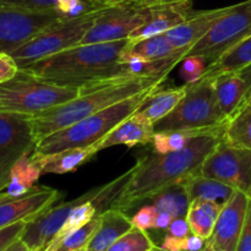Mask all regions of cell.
<instances>
[{"label":"cell","mask_w":251,"mask_h":251,"mask_svg":"<svg viewBox=\"0 0 251 251\" xmlns=\"http://www.w3.org/2000/svg\"><path fill=\"white\" fill-rule=\"evenodd\" d=\"M208 66V61L202 56H185L181 60L180 76L185 83H194L200 80Z\"/></svg>","instance_id":"34"},{"label":"cell","mask_w":251,"mask_h":251,"mask_svg":"<svg viewBox=\"0 0 251 251\" xmlns=\"http://www.w3.org/2000/svg\"><path fill=\"white\" fill-rule=\"evenodd\" d=\"M25 226H26V222H19L0 229V251H4L9 245L20 239Z\"/></svg>","instance_id":"37"},{"label":"cell","mask_w":251,"mask_h":251,"mask_svg":"<svg viewBox=\"0 0 251 251\" xmlns=\"http://www.w3.org/2000/svg\"><path fill=\"white\" fill-rule=\"evenodd\" d=\"M215 251H216V250H215Z\"/></svg>","instance_id":"49"},{"label":"cell","mask_w":251,"mask_h":251,"mask_svg":"<svg viewBox=\"0 0 251 251\" xmlns=\"http://www.w3.org/2000/svg\"><path fill=\"white\" fill-rule=\"evenodd\" d=\"M100 223V215L96 216L93 220H91L87 225L81 227L76 232L71 233L68 237L64 238L63 240L50 247L46 251H77L81 249H86L88 243L92 239L93 234L98 229Z\"/></svg>","instance_id":"32"},{"label":"cell","mask_w":251,"mask_h":251,"mask_svg":"<svg viewBox=\"0 0 251 251\" xmlns=\"http://www.w3.org/2000/svg\"><path fill=\"white\" fill-rule=\"evenodd\" d=\"M186 85V95L171 114L154 123V132L171 130H225L229 122L218 105L213 78H200L196 82Z\"/></svg>","instance_id":"6"},{"label":"cell","mask_w":251,"mask_h":251,"mask_svg":"<svg viewBox=\"0 0 251 251\" xmlns=\"http://www.w3.org/2000/svg\"><path fill=\"white\" fill-rule=\"evenodd\" d=\"M147 202H151L158 211L169 213L173 218H179L186 217L191 201L185 183L179 180L159 191Z\"/></svg>","instance_id":"28"},{"label":"cell","mask_w":251,"mask_h":251,"mask_svg":"<svg viewBox=\"0 0 251 251\" xmlns=\"http://www.w3.org/2000/svg\"><path fill=\"white\" fill-rule=\"evenodd\" d=\"M102 10L92 7L80 16L65 19L25 43L10 55L15 59L19 68L22 69L34 61L78 46Z\"/></svg>","instance_id":"7"},{"label":"cell","mask_w":251,"mask_h":251,"mask_svg":"<svg viewBox=\"0 0 251 251\" xmlns=\"http://www.w3.org/2000/svg\"><path fill=\"white\" fill-rule=\"evenodd\" d=\"M199 173L223 181L251 200V150L230 146L222 137L202 162Z\"/></svg>","instance_id":"11"},{"label":"cell","mask_w":251,"mask_h":251,"mask_svg":"<svg viewBox=\"0 0 251 251\" xmlns=\"http://www.w3.org/2000/svg\"><path fill=\"white\" fill-rule=\"evenodd\" d=\"M250 199L235 190L221 210L212 235L207 240L216 251H237Z\"/></svg>","instance_id":"14"},{"label":"cell","mask_w":251,"mask_h":251,"mask_svg":"<svg viewBox=\"0 0 251 251\" xmlns=\"http://www.w3.org/2000/svg\"><path fill=\"white\" fill-rule=\"evenodd\" d=\"M36 149L29 117L0 112V193L6 188L10 172L19 159Z\"/></svg>","instance_id":"13"},{"label":"cell","mask_w":251,"mask_h":251,"mask_svg":"<svg viewBox=\"0 0 251 251\" xmlns=\"http://www.w3.org/2000/svg\"><path fill=\"white\" fill-rule=\"evenodd\" d=\"M158 215V210L153 205H142L136 213L132 216V226L139 229L147 232L149 229H154L156 218Z\"/></svg>","instance_id":"36"},{"label":"cell","mask_w":251,"mask_h":251,"mask_svg":"<svg viewBox=\"0 0 251 251\" xmlns=\"http://www.w3.org/2000/svg\"><path fill=\"white\" fill-rule=\"evenodd\" d=\"M181 180L185 183L190 201L201 199V200L212 201V202H217L220 205H225L235 191L232 186L227 185L223 181L208 178L199 172L185 176Z\"/></svg>","instance_id":"25"},{"label":"cell","mask_w":251,"mask_h":251,"mask_svg":"<svg viewBox=\"0 0 251 251\" xmlns=\"http://www.w3.org/2000/svg\"><path fill=\"white\" fill-rule=\"evenodd\" d=\"M167 234L176 238H185L191 234L190 226H189L186 217L174 218L169 227L167 228Z\"/></svg>","instance_id":"40"},{"label":"cell","mask_w":251,"mask_h":251,"mask_svg":"<svg viewBox=\"0 0 251 251\" xmlns=\"http://www.w3.org/2000/svg\"><path fill=\"white\" fill-rule=\"evenodd\" d=\"M228 9L229 6L198 11L195 16L169 29L164 34L176 48L185 49L188 51L194 44L198 43L205 34H207V32L228 11Z\"/></svg>","instance_id":"19"},{"label":"cell","mask_w":251,"mask_h":251,"mask_svg":"<svg viewBox=\"0 0 251 251\" xmlns=\"http://www.w3.org/2000/svg\"><path fill=\"white\" fill-rule=\"evenodd\" d=\"M174 218L172 217L169 213L163 212V211H158V215L156 218V226H154V229H166L169 227V225L172 223Z\"/></svg>","instance_id":"43"},{"label":"cell","mask_w":251,"mask_h":251,"mask_svg":"<svg viewBox=\"0 0 251 251\" xmlns=\"http://www.w3.org/2000/svg\"><path fill=\"white\" fill-rule=\"evenodd\" d=\"M156 247L147 232L134 227L122 235L107 251H147Z\"/></svg>","instance_id":"33"},{"label":"cell","mask_w":251,"mask_h":251,"mask_svg":"<svg viewBox=\"0 0 251 251\" xmlns=\"http://www.w3.org/2000/svg\"><path fill=\"white\" fill-rule=\"evenodd\" d=\"M153 135L154 125L135 112L129 118L123 120L117 127H114L104 139L93 145L92 149L97 154L100 151L119 145H125L127 147L149 145L152 144Z\"/></svg>","instance_id":"18"},{"label":"cell","mask_w":251,"mask_h":251,"mask_svg":"<svg viewBox=\"0 0 251 251\" xmlns=\"http://www.w3.org/2000/svg\"><path fill=\"white\" fill-rule=\"evenodd\" d=\"M127 51L142 56L150 61H178L185 56V49H178L169 42L166 34L147 37L139 41L130 42Z\"/></svg>","instance_id":"24"},{"label":"cell","mask_w":251,"mask_h":251,"mask_svg":"<svg viewBox=\"0 0 251 251\" xmlns=\"http://www.w3.org/2000/svg\"><path fill=\"white\" fill-rule=\"evenodd\" d=\"M251 65V34L208 64L201 78H213L221 74L235 73Z\"/></svg>","instance_id":"26"},{"label":"cell","mask_w":251,"mask_h":251,"mask_svg":"<svg viewBox=\"0 0 251 251\" xmlns=\"http://www.w3.org/2000/svg\"><path fill=\"white\" fill-rule=\"evenodd\" d=\"M107 185L108 184H104L102 186L91 189L75 200L49 206L36 217L26 222L20 239L25 243L29 251H46L63 227L71 211L81 202L97 200L104 193Z\"/></svg>","instance_id":"12"},{"label":"cell","mask_w":251,"mask_h":251,"mask_svg":"<svg viewBox=\"0 0 251 251\" xmlns=\"http://www.w3.org/2000/svg\"><path fill=\"white\" fill-rule=\"evenodd\" d=\"M19 70V65L10 54L0 53V83L14 78Z\"/></svg>","instance_id":"38"},{"label":"cell","mask_w":251,"mask_h":251,"mask_svg":"<svg viewBox=\"0 0 251 251\" xmlns=\"http://www.w3.org/2000/svg\"><path fill=\"white\" fill-rule=\"evenodd\" d=\"M200 251H215V249H213V248L211 247V245L208 244L207 242H206V245H205V247H203V249L200 250Z\"/></svg>","instance_id":"46"},{"label":"cell","mask_w":251,"mask_h":251,"mask_svg":"<svg viewBox=\"0 0 251 251\" xmlns=\"http://www.w3.org/2000/svg\"><path fill=\"white\" fill-rule=\"evenodd\" d=\"M159 0H136L129 5L103 9L80 44L105 43L126 39L146 24Z\"/></svg>","instance_id":"9"},{"label":"cell","mask_w":251,"mask_h":251,"mask_svg":"<svg viewBox=\"0 0 251 251\" xmlns=\"http://www.w3.org/2000/svg\"><path fill=\"white\" fill-rule=\"evenodd\" d=\"M63 194L47 186H36L26 195L0 201V229L19 222H28L54 205Z\"/></svg>","instance_id":"15"},{"label":"cell","mask_w":251,"mask_h":251,"mask_svg":"<svg viewBox=\"0 0 251 251\" xmlns=\"http://www.w3.org/2000/svg\"><path fill=\"white\" fill-rule=\"evenodd\" d=\"M223 140L233 147L251 150V110L239 113L229 120Z\"/></svg>","instance_id":"31"},{"label":"cell","mask_w":251,"mask_h":251,"mask_svg":"<svg viewBox=\"0 0 251 251\" xmlns=\"http://www.w3.org/2000/svg\"><path fill=\"white\" fill-rule=\"evenodd\" d=\"M82 95V90L37 78L25 71L0 83V112L34 117Z\"/></svg>","instance_id":"5"},{"label":"cell","mask_w":251,"mask_h":251,"mask_svg":"<svg viewBox=\"0 0 251 251\" xmlns=\"http://www.w3.org/2000/svg\"><path fill=\"white\" fill-rule=\"evenodd\" d=\"M237 251H251V200L249 201L247 218H245L244 227L238 242Z\"/></svg>","instance_id":"39"},{"label":"cell","mask_w":251,"mask_h":251,"mask_svg":"<svg viewBox=\"0 0 251 251\" xmlns=\"http://www.w3.org/2000/svg\"><path fill=\"white\" fill-rule=\"evenodd\" d=\"M130 42V38H126L105 43L78 44L20 70L41 80L78 87L82 90V95L93 92L104 86L136 77L119 61Z\"/></svg>","instance_id":"1"},{"label":"cell","mask_w":251,"mask_h":251,"mask_svg":"<svg viewBox=\"0 0 251 251\" xmlns=\"http://www.w3.org/2000/svg\"><path fill=\"white\" fill-rule=\"evenodd\" d=\"M68 19L59 11H32L0 5V53L11 54L25 43Z\"/></svg>","instance_id":"10"},{"label":"cell","mask_w":251,"mask_h":251,"mask_svg":"<svg viewBox=\"0 0 251 251\" xmlns=\"http://www.w3.org/2000/svg\"><path fill=\"white\" fill-rule=\"evenodd\" d=\"M161 85L126 98L96 114L90 115L70 126L48 135L36 144L33 153L37 156L55 153L70 149L91 147L104 139L123 120L134 114L150 95Z\"/></svg>","instance_id":"4"},{"label":"cell","mask_w":251,"mask_h":251,"mask_svg":"<svg viewBox=\"0 0 251 251\" xmlns=\"http://www.w3.org/2000/svg\"><path fill=\"white\" fill-rule=\"evenodd\" d=\"M135 1H136V0H88L91 6L97 7V9H108V7L124 6V5H129Z\"/></svg>","instance_id":"42"},{"label":"cell","mask_w":251,"mask_h":251,"mask_svg":"<svg viewBox=\"0 0 251 251\" xmlns=\"http://www.w3.org/2000/svg\"><path fill=\"white\" fill-rule=\"evenodd\" d=\"M226 130V129H225ZM225 130H212V131H196V130H171V131L154 132L152 145L154 151L158 153H168L183 150L191 139L198 135L207 134V132H223Z\"/></svg>","instance_id":"29"},{"label":"cell","mask_w":251,"mask_h":251,"mask_svg":"<svg viewBox=\"0 0 251 251\" xmlns=\"http://www.w3.org/2000/svg\"><path fill=\"white\" fill-rule=\"evenodd\" d=\"M185 238H176L167 234L159 248L164 251H185Z\"/></svg>","instance_id":"41"},{"label":"cell","mask_w":251,"mask_h":251,"mask_svg":"<svg viewBox=\"0 0 251 251\" xmlns=\"http://www.w3.org/2000/svg\"><path fill=\"white\" fill-rule=\"evenodd\" d=\"M4 251H29V250L21 239H17L16 242H14L11 245H9V247H7Z\"/></svg>","instance_id":"44"},{"label":"cell","mask_w":251,"mask_h":251,"mask_svg":"<svg viewBox=\"0 0 251 251\" xmlns=\"http://www.w3.org/2000/svg\"><path fill=\"white\" fill-rule=\"evenodd\" d=\"M97 215H100V213H98L97 206L93 203V201H85V202H81L80 205H77L73 211H71L70 215L66 218L65 223L63 225V227L60 228L58 234L55 235L53 242L49 244V247L47 248V249H49L50 247H54V245L58 244L60 240H63L64 238L68 237L69 234L76 232V230L80 229L81 227L87 225V223L90 222L91 220H93Z\"/></svg>","instance_id":"30"},{"label":"cell","mask_w":251,"mask_h":251,"mask_svg":"<svg viewBox=\"0 0 251 251\" xmlns=\"http://www.w3.org/2000/svg\"><path fill=\"white\" fill-rule=\"evenodd\" d=\"M218 105L226 119L239 114L251 95V65L235 73H226L213 77Z\"/></svg>","instance_id":"17"},{"label":"cell","mask_w":251,"mask_h":251,"mask_svg":"<svg viewBox=\"0 0 251 251\" xmlns=\"http://www.w3.org/2000/svg\"><path fill=\"white\" fill-rule=\"evenodd\" d=\"M250 34L251 0H247L229 6L207 34L186 51L185 56H202L210 64Z\"/></svg>","instance_id":"8"},{"label":"cell","mask_w":251,"mask_h":251,"mask_svg":"<svg viewBox=\"0 0 251 251\" xmlns=\"http://www.w3.org/2000/svg\"><path fill=\"white\" fill-rule=\"evenodd\" d=\"M166 76L161 77H136L127 78L113 85L104 86L93 92L83 93L69 102L42 112L34 117H29L34 141L44 139L53 132L70 126L90 115L96 114L110 105L119 103L126 98L162 85Z\"/></svg>","instance_id":"3"},{"label":"cell","mask_w":251,"mask_h":251,"mask_svg":"<svg viewBox=\"0 0 251 251\" xmlns=\"http://www.w3.org/2000/svg\"><path fill=\"white\" fill-rule=\"evenodd\" d=\"M186 92H188L186 83L181 87L168 88V90H161V87H158L147 97L136 113L154 125V123L163 119L176 109Z\"/></svg>","instance_id":"22"},{"label":"cell","mask_w":251,"mask_h":251,"mask_svg":"<svg viewBox=\"0 0 251 251\" xmlns=\"http://www.w3.org/2000/svg\"><path fill=\"white\" fill-rule=\"evenodd\" d=\"M77 251H87L86 249H81V250H77Z\"/></svg>","instance_id":"48"},{"label":"cell","mask_w":251,"mask_h":251,"mask_svg":"<svg viewBox=\"0 0 251 251\" xmlns=\"http://www.w3.org/2000/svg\"><path fill=\"white\" fill-rule=\"evenodd\" d=\"M92 146L70 149L50 154H31V159L41 169L42 174H66L75 172L95 156Z\"/></svg>","instance_id":"21"},{"label":"cell","mask_w":251,"mask_h":251,"mask_svg":"<svg viewBox=\"0 0 251 251\" xmlns=\"http://www.w3.org/2000/svg\"><path fill=\"white\" fill-rule=\"evenodd\" d=\"M245 110H251V95H250V97L248 98L247 103H245V104L243 105L242 110H240L239 113H242V112H245Z\"/></svg>","instance_id":"45"},{"label":"cell","mask_w":251,"mask_h":251,"mask_svg":"<svg viewBox=\"0 0 251 251\" xmlns=\"http://www.w3.org/2000/svg\"><path fill=\"white\" fill-rule=\"evenodd\" d=\"M147 251H164V250H162L161 248H159V247H156V248H153V249H151V250H147Z\"/></svg>","instance_id":"47"},{"label":"cell","mask_w":251,"mask_h":251,"mask_svg":"<svg viewBox=\"0 0 251 251\" xmlns=\"http://www.w3.org/2000/svg\"><path fill=\"white\" fill-rule=\"evenodd\" d=\"M59 2L60 0H0V5L32 11H56Z\"/></svg>","instance_id":"35"},{"label":"cell","mask_w":251,"mask_h":251,"mask_svg":"<svg viewBox=\"0 0 251 251\" xmlns=\"http://www.w3.org/2000/svg\"><path fill=\"white\" fill-rule=\"evenodd\" d=\"M196 14L198 11L194 10L191 0H159L154 5L149 21L132 32L129 38L135 42L147 37L164 34Z\"/></svg>","instance_id":"16"},{"label":"cell","mask_w":251,"mask_h":251,"mask_svg":"<svg viewBox=\"0 0 251 251\" xmlns=\"http://www.w3.org/2000/svg\"><path fill=\"white\" fill-rule=\"evenodd\" d=\"M100 215V227L88 243L87 251H107L122 235L134 228L131 218L122 210L108 208Z\"/></svg>","instance_id":"20"},{"label":"cell","mask_w":251,"mask_h":251,"mask_svg":"<svg viewBox=\"0 0 251 251\" xmlns=\"http://www.w3.org/2000/svg\"><path fill=\"white\" fill-rule=\"evenodd\" d=\"M42 172L31 156H25L16 162L10 172V179L6 188L0 193V201L16 199L26 195L36 188V183L41 178Z\"/></svg>","instance_id":"23"},{"label":"cell","mask_w":251,"mask_h":251,"mask_svg":"<svg viewBox=\"0 0 251 251\" xmlns=\"http://www.w3.org/2000/svg\"><path fill=\"white\" fill-rule=\"evenodd\" d=\"M222 207L220 203L201 199L191 201L186 215L191 233L205 240L210 239Z\"/></svg>","instance_id":"27"},{"label":"cell","mask_w":251,"mask_h":251,"mask_svg":"<svg viewBox=\"0 0 251 251\" xmlns=\"http://www.w3.org/2000/svg\"><path fill=\"white\" fill-rule=\"evenodd\" d=\"M222 137L223 132L198 135L183 150L168 153L154 151L140 158L109 208L127 212L141 207L167 186L199 172Z\"/></svg>","instance_id":"2"}]
</instances>
